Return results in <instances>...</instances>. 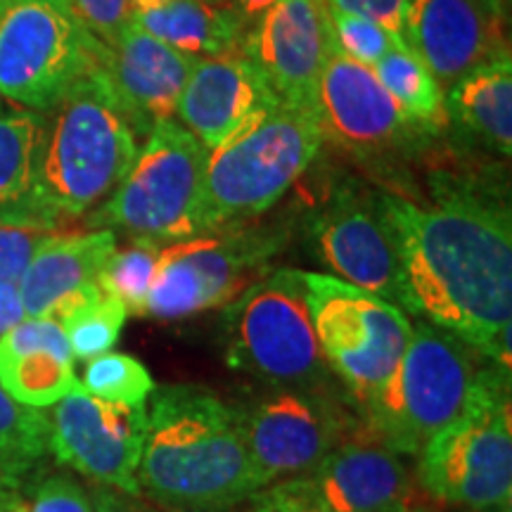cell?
Listing matches in <instances>:
<instances>
[{
  "label": "cell",
  "mask_w": 512,
  "mask_h": 512,
  "mask_svg": "<svg viewBox=\"0 0 512 512\" xmlns=\"http://www.w3.org/2000/svg\"><path fill=\"white\" fill-rule=\"evenodd\" d=\"M93 512H152L145 505L133 501V496H121L119 491H105L102 489L93 501Z\"/></svg>",
  "instance_id": "cell-38"
},
{
  "label": "cell",
  "mask_w": 512,
  "mask_h": 512,
  "mask_svg": "<svg viewBox=\"0 0 512 512\" xmlns=\"http://www.w3.org/2000/svg\"><path fill=\"white\" fill-rule=\"evenodd\" d=\"M100 55L67 0H0V95L17 105L48 112Z\"/></svg>",
  "instance_id": "cell-9"
},
{
  "label": "cell",
  "mask_w": 512,
  "mask_h": 512,
  "mask_svg": "<svg viewBox=\"0 0 512 512\" xmlns=\"http://www.w3.org/2000/svg\"><path fill=\"white\" fill-rule=\"evenodd\" d=\"M415 316L512 368V221L498 195L439 183L434 202L377 195Z\"/></svg>",
  "instance_id": "cell-1"
},
{
  "label": "cell",
  "mask_w": 512,
  "mask_h": 512,
  "mask_svg": "<svg viewBox=\"0 0 512 512\" xmlns=\"http://www.w3.org/2000/svg\"><path fill=\"white\" fill-rule=\"evenodd\" d=\"M283 242L275 230L240 226L159 247L145 316L174 320L233 304L264 278Z\"/></svg>",
  "instance_id": "cell-11"
},
{
  "label": "cell",
  "mask_w": 512,
  "mask_h": 512,
  "mask_svg": "<svg viewBox=\"0 0 512 512\" xmlns=\"http://www.w3.org/2000/svg\"><path fill=\"white\" fill-rule=\"evenodd\" d=\"M496 512H510V510H496Z\"/></svg>",
  "instance_id": "cell-43"
},
{
  "label": "cell",
  "mask_w": 512,
  "mask_h": 512,
  "mask_svg": "<svg viewBox=\"0 0 512 512\" xmlns=\"http://www.w3.org/2000/svg\"><path fill=\"white\" fill-rule=\"evenodd\" d=\"M81 387L114 406H145L157 384L138 358L107 351L86 363Z\"/></svg>",
  "instance_id": "cell-29"
},
{
  "label": "cell",
  "mask_w": 512,
  "mask_h": 512,
  "mask_svg": "<svg viewBox=\"0 0 512 512\" xmlns=\"http://www.w3.org/2000/svg\"><path fill=\"white\" fill-rule=\"evenodd\" d=\"M330 19L337 50L366 67H375L377 60H382L389 50L396 48L392 36L366 17L330 10Z\"/></svg>",
  "instance_id": "cell-31"
},
{
  "label": "cell",
  "mask_w": 512,
  "mask_h": 512,
  "mask_svg": "<svg viewBox=\"0 0 512 512\" xmlns=\"http://www.w3.org/2000/svg\"><path fill=\"white\" fill-rule=\"evenodd\" d=\"M171 512H228V510H200V508H174Z\"/></svg>",
  "instance_id": "cell-41"
},
{
  "label": "cell",
  "mask_w": 512,
  "mask_h": 512,
  "mask_svg": "<svg viewBox=\"0 0 512 512\" xmlns=\"http://www.w3.org/2000/svg\"><path fill=\"white\" fill-rule=\"evenodd\" d=\"M138 489L171 510H230L259 494L240 408L197 384L155 387L145 403Z\"/></svg>",
  "instance_id": "cell-2"
},
{
  "label": "cell",
  "mask_w": 512,
  "mask_h": 512,
  "mask_svg": "<svg viewBox=\"0 0 512 512\" xmlns=\"http://www.w3.org/2000/svg\"><path fill=\"white\" fill-rule=\"evenodd\" d=\"M249 458L261 486L309 477L342 444L347 413L325 389L273 387L252 406L240 408Z\"/></svg>",
  "instance_id": "cell-12"
},
{
  "label": "cell",
  "mask_w": 512,
  "mask_h": 512,
  "mask_svg": "<svg viewBox=\"0 0 512 512\" xmlns=\"http://www.w3.org/2000/svg\"><path fill=\"white\" fill-rule=\"evenodd\" d=\"M280 105L247 55L228 53L197 57L185 91L178 100V124L188 128L207 150L226 145L268 110Z\"/></svg>",
  "instance_id": "cell-18"
},
{
  "label": "cell",
  "mask_w": 512,
  "mask_h": 512,
  "mask_svg": "<svg viewBox=\"0 0 512 512\" xmlns=\"http://www.w3.org/2000/svg\"><path fill=\"white\" fill-rule=\"evenodd\" d=\"M313 114L323 140L356 155L387 152L425 131L387 93L373 67L351 60L337 46L320 76Z\"/></svg>",
  "instance_id": "cell-16"
},
{
  "label": "cell",
  "mask_w": 512,
  "mask_h": 512,
  "mask_svg": "<svg viewBox=\"0 0 512 512\" xmlns=\"http://www.w3.org/2000/svg\"><path fill=\"white\" fill-rule=\"evenodd\" d=\"M197 57L166 46L133 19L110 46L102 43L100 67L121 102L145 126L174 119Z\"/></svg>",
  "instance_id": "cell-20"
},
{
  "label": "cell",
  "mask_w": 512,
  "mask_h": 512,
  "mask_svg": "<svg viewBox=\"0 0 512 512\" xmlns=\"http://www.w3.org/2000/svg\"><path fill=\"white\" fill-rule=\"evenodd\" d=\"M136 22L192 57L238 53L252 24L230 0H136Z\"/></svg>",
  "instance_id": "cell-23"
},
{
  "label": "cell",
  "mask_w": 512,
  "mask_h": 512,
  "mask_svg": "<svg viewBox=\"0 0 512 512\" xmlns=\"http://www.w3.org/2000/svg\"><path fill=\"white\" fill-rule=\"evenodd\" d=\"M145 406H114L74 387L50 415V451L60 463L126 496H140Z\"/></svg>",
  "instance_id": "cell-13"
},
{
  "label": "cell",
  "mask_w": 512,
  "mask_h": 512,
  "mask_svg": "<svg viewBox=\"0 0 512 512\" xmlns=\"http://www.w3.org/2000/svg\"><path fill=\"white\" fill-rule=\"evenodd\" d=\"M406 46L441 86L510 55L505 8L489 0H413Z\"/></svg>",
  "instance_id": "cell-17"
},
{
  "label": "cell",
  "mask_w": 512,
  "mask_h": 512,
  "mask_svg": "<svg viewBox=\"0 0 512 512\" xmlns=\"http://www.w3.org/2000/svg\"><path fill=\"white\" fill-rule=\"evenodd\" d=\"M313 328L325 361L361 406L392 375L413 335V323L399 306L373 292L304 271Z\"/></svg>",
  "instance_id": "cell-10"
},
{
  "label": "cell",
  "mask_w": 512,
  "mask_h": 512,
  "mask_svg": "<svg viewBox=\"0 0 512 512\" xmlns=\"http://www.w3.org/2000/svg\"><path fill=\"white\" fill-rule=\"evenodd\" d=\"M24 318L27 316H24L19 287L0 283V337H3L8 330L15 328L17 323H22Z\"/></svg>",
  "instance_id": "cell-37"
},
{
  "label": "cell",
  "mask_w": 512,
  "mask_h": 512,
  "mask_svg": "<svg viewBox=\"0 0 512 512\" xmlns=\"http://www.w3.org/2000/svg\"><path fill=\"white\" fill-rule=\"evenodd\" d=\"M126 318V306L112 294L102 292L95 283L76 294L72 302L64 304L53 320L64 330L74 358L91 361L95 356L112 351L124 330Z\"/></svg>",
  "instance_id": "cell-27"
},
{
  "label": "cell",
  "mask_w": 512,
  "mask_h": 512,
  "mask_svg": "<svg viewBox=\"0 0 512 512\" xmlns=\"http://www.w3.org/2000/svg\"><path fill=\"white\" fill-rule=\"evenodd\" d=\"M332 50L328 0H275L249 24L240 53L259 69L285 105L313 112Z\"/></svg>",
  "instance_id": "cell-14"
},
{
  "label": "cell",
  "mask_w": 512,
  "mask_h": 512,
  "mask_svg": "<svg viewBox=\"0 0 512 512\" xmlns=\"http://www.w3.org/2000/svg\"><path fill=\"white\" fill-rule=\"evenodd\" d=\"M41 112L0 114V226L48 230L36 195Z\"/></svg>",
  "instance_id": "cell-25"
},
{
  "label": "cell",
  "mask_w": 512,
  "mask_h": 512,
  "mask_svg": "<svg viewBox=\"0 0 512 512\" xmlns=\"http://www.w3.org/2000/svg\"><path fill=\"white\" fill-rule=\"evenodd\" d=\"M316 114L275 105L209 152L197 202V235L240 228L275 207L323 147Z\"/></svg>",
  "instance_id": "cell-4"
},
{
  "label": "cell",
  "mask_w": 512,
  "mask_h": 512,
  "mask_svg": "<svg viewBox=\"0 0 512 512\" xmlns=\"http://www.w3.org/2000/svg\"><path fill=\"white\" fill-rule=\"evenodd\" d=\"M27 512H93V503L74 479L50 477L38 484Z\"/></svg>",
  "instance_id": "cell-36"
},
{
  "label": "cell",
  "mask_w": 512,
  "mask_h": 512,
  "mask_svg": "<svg viewBox=\"0 0 512 512\" xmlns=\"http://www.w3.org/2000/svg\"><path fill=\"white\" fill-rule=\"evenodd\" d=\"M373 72L401 110L425 131L448 126L446 95L430 69L408 48H392L375 62Z\"/></svg>",
  "instance_id": "cell-26"
},
{
  "label": "cell",
  "mask_w": 512,
  "mask_h": 512,
  "mask_svg": "<svg viewBox=\"0 0 512 512\" xmlns=\"http://www.w3.org/2000/svg\"><path fill=\"white\" fill-rule=\"evenodd\" d=\"M74 15L100 43L110 46L136 19V0H67Z\"/></svg>",
  "instance_id": "cell-32"
},
{
  "label": "cell",
  "mask_w": 512,
  "mask_h": 512,
  "mask_svg": "<svg viewBox=\"0 0 512 512\" xmlns=\"http://www.w3.org/2000/svg\"><path fill=\"white\" fill-rule=\"evenodd\" d=\"M0 384L31 408L55 406L79 387L72 347L57 320L24 318L0 337Z\"/></svg>",
  "instance_id": "cell-22"
},
{
  "label": "cell",
  "mask_w": 512,
  "mask_h": 512,
  "mask_svg": "<svg viewBox=\"0 0 512 512\" xmlns=\"http://www.w3.org/2000/svg\"><path fill=\"white\" fill-rule=\"evenodd\" d=\"M309 494L330 512H420L399 453L373 439H344L309 477Z\"/></svg>",
  "instance_id": "cell-19"
},
{
  "label": "cell",
  "mask_w": 512,
  "mask_h": 512,
  "mask_svg": "<svg viewBox=\"0 0 512 512\" xmlns=\"http://www.w3.org/2000/svg\"><path fill=\"white\" fill-rule=\"evenodd\" d=\"M226 361L271 387H328L332 370L313 328L304 271L275 268L235 299L226 316Z\"/></svg>",
  "instance_id": "cell-7"
},
{
  "label": "cell",
  "mask_w": 512,
  "mask_h": 512,
  "mask_svg": "<svg viewBox=\"0 0 512 512\" xmlns=\"http://www.w3.org/2000/svg\"><path fill=\"white\" fill-rule=\"evenodd\" d=\"M313 240L332 278L373 292L415 316L392 233L377 207V195L339 192L313 221Z\"/></svg>",
  "instance_id": "cell-15"
},
{
  "label": "cell",
  "mask_w": 512,
  "mask_h": 512,
  "mask_svg": "<svg viewBox=\"0 0 512 512\" xmlns=\"http://www.w3.org/2000/svg\"><path fill=\"white\" fill-rule=\"evenodd\" d=\"M328 8L335 12H347V15L366 17L392 36L396 48H408L406 31L413 0H328Z\"/></svg>",
  "instance_id": "cell-33"
},
{
  "label": "cell",
  "mask_w": 512,
  "mask_h": 512,
  "mask_svg": "<svg viewBox=\"0 0 512 512\" xmlns=\"http://www.w3.org/2000/svg\"><path fill=\"white\" fill-rule=\"evenodd\" d=\"M207 157V147L176 119L155 121L98 221L155 245L195 238Z\"/></svg>",
  "instance_id": "cell-8"
},
{
  "label": "cell",
  "mask_w": 512,
  "mask_h": 512,
  "mask_svg": "<svg viewBox=\"0 0 512 512\" xmlns=\"http://www.w3.org/2000/svg\"><path fill=\"white\" fill-rule=\"evenodd\" d=\"M50 448V418L43 408L24 406L0 384V467L17 479Z\"/></svg>",
  "instance_id": "cell-28"
},
{
  "label": "cell",
  "mask_w": 512,
  "mask_h": 512,
  "mask_svg": "<svg viewBox=\"0 0 512 512\" xmlns=\"http://www.w3.org/2000/svg\"><path fill=\"white\" fill-rule=\"evenodd\" d=\"M233 3L238 5V10L249 19V22H254L261 12L271 8L275 0H233Z\"/></svg>",
  "instance_id": "cell-39"
},
{
  "label": "cell",
  "mask_w": 512,
  "mask_h": 512,
  "mask_svg": "<svg viewBox=\"0 0 512 512\" xmlns=\"http://www.w3.org/2000/svg\"><path fill=\"white\" fill-rule=\"evenodd\" d=\"M46 230L0 226V283L17 285Z\"/></svg>",
  "instance_id": "cell-34"
},
{
  "label": "cell",
  "mask_w": 512,
  "mask_h": 512,
  "mask_svg": "<svg viewBox=\"0 0 512 512\" xmlns=\"http://www.w3.org/2000/svg\"><path fill=\"white\" fill-rule=\"evenodd\" d=\"M114 252L117 233L110 228L93 233L43 235L19 280L24 316L55 318L76 294L98 283L100 271Z\"/></svg>",
  "instance_id": "cell-21"
},
{
  "label": "cell",
  "mask_w": 512,
  "mask_h": 512,
  "mask_svg": "<svg viewBox=\"0 0 512 512\" xmlns=\"http://www.w3.org/2000/svg\"><path fill=\"white\" fill-rule=\"evenodd\" d=\"M157 254L159 245L155 242L136 240V245L126 249L117 247L98 275L100 290L117 297L126 306L128 316H145Z\"/></svg>",
  "instance_id": "cell-30"
},
{
  "label": "cell",
  "mask_w": 512,
  "mask_h": 512,
  "mask_svg": "<svg viewBox=\"0 0 512 512\" xmlns=\"http://www.w3.org/2000/svg\"><path fill=\"white\" fill-rule=\"evenodd\" d=\"M418 484L434 501L477 512L510 510V370L484 366L465 411L418 453Z\"/></svg>",
  "instance_id": "cell-6"
},
{
  "label": "cell",
  "mask_w": 512,
  "mask_h": 512,
  "mask_svg": "<svg viewBox=\"0 0 512 512\" xmlns=\"http://www.w3.org/2000/svg\"><path fill=\"white\" fill-rule=\"evenodd\" d=\"M489 3H494V5H501V8H508V0H489Z\"/></svg>",
  "instance_id": "cell-42"
},
{
  "label": "cell",
  "mask_w": 512,
  "mask_h": 512,
  "mask_svg": "<svg viewBox=\"0 0 512 512\" xmlns=\"http://www.w3.org/2000/svg\"><path fill=\"white\" fill-rule=\"evenodd\" d=\"M48 112L38 150L36 195L43 219L53 228L83 216L117 190L150 126L121 102L100 62Z\"/></svg>",
  "instance_id": "cell-3"
},
{
  "label": "cell",
  "mask_w": 512,
  "mask_h": 512,
  "mask_svg": "<svg viewBox=\"0 0 512 512\" xmlns=\"http://www.w3.org/2000/svg\"><path fill=\"white\" fill-rule=\"evenodd\" d=\"M477 356L482 354L444 328L413 325L392 375L363 406L370 437L399 456H418L470 403L484 370Z\"/></svg>",
  "instance_id": "cell-5"
},
{
  "label": "cell",
  "mask_w": 512,
  "mask_h": 512,
  "mask_svg": "<svg viewBox=\"0 0 512 512\" xmlns=\"http://www.w3.org/2000/svg\"><path fill=\"white\" fill-rule=\"evenodd\" d=\"M448 124L491 155H512V57L503 55L451 83Z\"/></svg>",
  "instance_id": "cell-24"
},
{
  "label": "cell",
  "mask_w": 512,
  "mask_h": 512,
  "mask_svg": "<svg viewBox=\"0 0 512 512\" xmlns=\"http://www.w3.org/2000/svg\"><path fill=\"white\" fill-rule=\"evenodd\" d=\"M249 501L252 505L245 512H330L309 494L302 479H287V482L266 486Z\"/></svg>",
  "instance_id": "cell-35"
},
{
  "label": "cell",
  "mask_w": 512,
  "mask_h": 512,
  "mask_svg": "<svg viewBox=\"0 0 512 512\" xmlns=\"http://www.w3.org/2000/svg\"><path fill=\"white\" fill-rule=\"evenodd\" d=\"M0 512H27V508L12 501L5 491H0Z\"/></svg>",
  "instance_id": "cell-40"
}]
</instances>
